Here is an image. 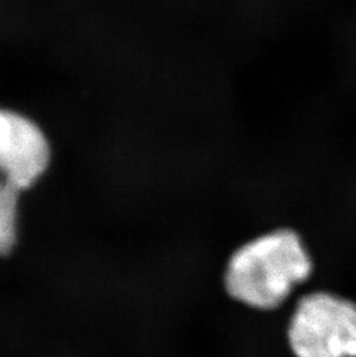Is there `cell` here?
Masks as SVG:
<instances>
[{
  "label": "cell",
  "mask_w": 356,
  "mask_h": 357,
  "mask_svg": "<svg viewBox=\"0 0 356 357\" xmlns=\"http://www.w3.org/2000/svg\"><path fill=\"white\" fill-rule=\"evenodd\" d=\"M313 270V259L299 234L274 230L232 253L225 267V290L252 309L273 310L309 279Z\"/></svg>",
  "instance_id": "6da1fadb"
},
{
  "label": "cell",
  "mask_w": 356,
  "mask_h": 357,
  "mask_svg": "<svg viewBox=\"0 0 356 357\" xmlns=\"http://www.w3.org/2000/svg\"><path fill=\"white\" fill-rule=\"evenodd\" d=\"M287 333L295 357H356V302L329 291L308 294Z\"/></svg>",
  "instance_id": "7a4b0ae2"
},
{
  "label": "cell",
  "mask_w": 356,
  "mask_h": 357,
  "mask_svg": "<svg viewBox=\"0 0 356 357\" xmlns=\"http://www.w3.org/2000/svg\"><path fill=\"white\" fill-rule=\"evenodd\" d=\"M50 144L40 126L19 112L0 109V177L26 191L50 165Z\"/></svg>",
  "instance_id": "3957f363"
},
{
  "label": "cell",
  "mask_w": 356,
  "mask_h": 357,
  "mask_svg": "<svg viewBox=\"0 0 356 357\" xmlns=\"http://www.w3.org/2000/svg\"><path fill=\"white\" fill-rule=\"evenodd\" d=\"M20 193L0 177V256L8 255L17 243Z\"/></svg>",
  "instance_id": "277c9868"
}]
</instances>
